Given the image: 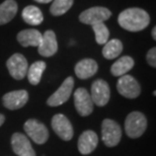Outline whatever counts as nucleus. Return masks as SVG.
<instances>
[{
  "label": "nucleus",
  "instance_id": "nucleus-1",
  "mask_svg": "<svg viewBox=\"0 0 156 156\" xmlns=\"http://www.w3.org/2000/svg\"><path fill=\"white\" fill-rule=\"evenodd\" d=\"M118 23L124 30L136 33L148 27L150 23V16L148 12L142 8H127L119 14Z\"/></svg>",
  "mask_w": 156,
  "mask_h": 156
},
{
  "label": "nucleus",
  "instance_id": "nucleus-2",
  "mask_svg": "<svg viewBox=\"0 0 156 156\" xmlns=\"http://www.w3.org/2000/svg\"><path fill=\"white\" fill-rule=\"evenodd\" d=\"M147 128V120L140 112H133L126 118L125 130L130 138H139Z\"/></svg>",
  "mask_w": 156,
  "mask_h": 156
},
{
  "label": "nucleus",
  "instance_id": "nucleus-3",
  "mask_svg": "<svg viewBox=\"0 0 156 156\" xmlns=\"http://www.w3.org/2000/svg\"><path fill=\"white\" fill-rule=\"evenodd\" d=\"M101 137L105 145L108 147H115L121 141L122 130L117 122L111 119H105L101 124Z\"/></svg>",
  "mask_w": 156,
  "mask_h": 156
},
{
  "label": "nucleus",
  "instance_id": "nucleus-4",
  "mask_svg": "<svg viewBox=\"0 0 156 156\" xmlns=\"http://www.w3.org/2000/svg\"><path fill=\"white\" fill-rule=\"evenodd\" d=\"M112 16V12L108 8L102 6H94L82 11L79 15V20L84 24L92 26L94 23H104Z\"/></svg>",
  "mask_w": 156,
  "mask_h": 156
},
{
  "label": "nucleus",
  "instance_id": "nucleus-5",
  "mask_svg": "<svg viewBox=\"0 0 156 156\" xmlns=\"http://www.w3.org/2000/svg\"><path fill=\"white\" fill-rule=\"evenodd\" d=\"M6 67L12 78L16 80H21L27 76L29 64L23 55L16 53L13 54L6 62Z\"/></svg>",
  "mask_w": 156,
  "mask_h": 156
},
{
  "label": "nucleus",
  "instance_id": "nucleus-6",
  "mask_svg": "<svg viewBox=\"0 0 156 156\" xmlns=\"http://www.w3.org/2000/svg\"><path fill=\"white\" fill-rule=\"evenodd\" d=\"M74 86V79L73 77H67L63 81L61 86L50 96L47 101V105L50 107H59V105L65 104L69 99L71 92L73 90Z\"/></svg>",
  "mask_w": 156,
  "mask_h": 156
},
{
  "label": "nucleus",
  "instance_id": "nucleus-7",
  "mask_svg": "<svg viewBox=\"0 0 156 156\" xmlns=\"http://www.w3.org/2000/svg\"><path fill=\"white\" fill-rule=\"evenodd\" d=\"M24 131L27 136L37 144H44L49 138V131L46 126L35 119H30L26 122Z\"/></svg>",
  "mask_w": 156,
  "mask_h": 156
},
{
  "label": "nucleus",
  "instance_id": "nucleus-8",
  "mask_svg": "<svg viewBox=\"0 0 156 156\" xmlns=\"http://www.w3.org/2000/svg\"><path fill=\"white\" fill-rule=\"evenodd\" d=\"M117 89L120 94L127 98H136L141 93V86L131 75H123L117 83Z\"/></svg>",
  "mask_w": 156,
  "mask_h": 156
},
{
  "label": "nucleus",
  "instance_id": "nucleus-9",
  "mask_svg": "<svg viewBox=\"0 0 156 156\" xmlns=\"http://www.w3.org/2000/svg\"><path fill=\"white\" fill-rule=\"evenodd\" d=\"M93 101V105L98 107H104L108 102L111 98L110 85L107 81L102 79H98L92 83L91 92L89 93Z\"/></svg>",
  "mask_w": 156,
  "mask_h": 156
},
{
  "label": "nucleus",
  "instance_id": "nucleus-10",
  "mask_svg": "<svg viewBox=\"0 0 156 156\" xmlns=\"http://www.w3.org/2000/svg\"><path fill=\"white\" fill-rule=\"evenodd\" d=\"M74 105L77 113L82 117H87L93 111V101L89 92L85 88L80 87L74 92Z\"/></svg>",
  "mask_w": 156,
  "mask_h": 156
},
{
  "label": "nucleus",
  "instance_id": "nucleus-11",
  "mask_svg": "<svg viewBox=\"0 0 156 156\" xmlns=\"http://www.w3.org/2000/svg\"><path fill=\"white\" fill-rule=\"evenodd\" d=\"M52 128L55 133L64 141H69L73 137V127L64 115H55L52 119Z\"/></svg>",
  "mask_w": 156,
  "mask_h": 156
},
{
  "label": "nucleus",
  "instance_id": "nucleus-12",
  "mask_svg": "<svg viewBox=\"0 0 156 156\" xmlns=\"http://www.w3.org/2000/svg\"><path fill=\"white\" fill-rule=\"evenodd\" d=\"M29 101V93L27 90H14L3 95V105L8 110H18L23 108Z\"/></svg>",
  "mask_w": 156,
  "mask_h": 156
},
{
  "label": "nucleus",
  "instance_id": "nucleus-13",
  "mask_svg": "<svg viewBox=\"0 0 156 156\" xmlns=\"http://www.w3.org/2000/svg\"><path fill=\"white\" fill-rule=\"evenodd\" d=\"M12 150L17 156H36L30 140L23 134L14 133L11 137Z\"/></svg>",
  "mask_w": 156,
  "mask_h": 156
},
{
  "label": "nucleus",
  "instance_id": "nucleus-14",
  "mask_svg": "<svg viewBox=\"0 0 156 156\" xmlns=\"http://www.w3.org/2000/svg\"><path fill=\"white\" fill-rule=\"evenodd\" d=\"M39 54L43 57H52L58 51V43L55 33L51 30H46L43 34L42 42L38 47Z\"/></svg>",
  "mask_w": 156,
  "mask_h": 156
},
{
  "label": "nucleus",
  "instance_id": "nucleus-15",
  "mask_svg": "<svg viewBox=\"0 0 156 156\" xmlns=\"http://www.w3.org/2000/svg\"><path fill=\"white\" fill-rule=\"evenodd\" d=\"M98 144V137L91 130L84 131L78 139V150L82 155L90 154Z\"/></svg>",
  "mask_w": 156,
  "mask_h": 156
},
{
  "label": "nucleus",
  "instance_id": "nucleus-16",
  "mask_svg": "<svg viewBox=\"0 0 156 156\" xmlns=\"http://www.w3.org/2000/svg\"><path fill=\"white\" fill-rule=\"evenodd\" d=\"M98 63L93 59H82L75 65V74L80 79H87L98 72Z\"/></svg>",
  "mask_w": 156,
  "mask_h": 156
},
{
  "label": "nucleus",
  "instance_id": "nucleus-17",
  "mask_svg": "<svg viewBox=\"0 0 156 156\" xmlns=\"http://www.w3.org/2000/svg\"><path fill=\"white\" fill-rule=\"evenodd\" d=\"M17 41L23 47H39L42 42L43 34L37 30H23L17 34Z\"/></svg>",
  "mask_w": 156,
  "mask_h": 156
},
{
  "label": "nucleus",
  "instance_id": "nucleus-18",
  "mask_svg": "<svg viewBox=\"0 0 156 156\" xmlns=\"http://www.w3.org/2000/svg\"><path fill=\"white\" fill-rule=\"evenodd\" d=\"M135 65V61L130 56H124L115 62L111 67V72L114 76L121 77L129 72Z\"/></svg>",
  "mask_w": 156,
  "mask_h": 156
},
{
  "label": "nucleus",
  "instance_id": "nucleus-19",
  "mask_svg": "<svg viewBox=\"0 0 156 156\" xmlns=\"http://www.w3.org/2000/svg\"><path fill=\"white\" fill-rule=\"evenodd\" d=\"M17 13V3L14 0H5L0 4V26L11 21Z\"/></svg>",
  "mask_w": 156,
  "mask_h": 156
},
{
  "label": "nucleus",
  "instance_id": "nucleus-20",
  "mask_svg": "<svg viewBox=\"0 0 156 156\" xmlns=\"http://www.w3.org/2000/svg\"><path fill=\"white\" fill-rule=\"evenodd\" d=\"M21 16L23 20L30 26H39L44 20V15L41 9L35 5H29L24 7L21 12Z\"/></svg>",
  "mask_w": 156,
  "mask_h": 156
},
{
  "label": "nucleus",
  "instance_id": "nucleus-21",
  "mask_svg": "<svg viewBox=\"0 0 156 156\" xmlns=\"http://www.w3.org/2000/svg\"><path fill=\"white\" fill-rule=\"evenodd\" d=\"M123 51V44L120 40L113 39L111 41H108L105 44L104 49H102V55L108 60L112 59H116L117 57L121 55Z\"/></svg>",
  "mask_w": 156,
  "mask_h": 156
},
{
  "label": "nucleus",
  "instance_id": "nucleus-22",
  "mask_svg": "<svg viewBox=\"0 0 156 156\" xmlns=\"http://www.w3.org/2000/svg\"><path fill=\"white\" fill-rule=\"evenodd\" d=\"M47 67V64L44 61H37L35 63H33L27 69V79H29L30 83L33 85H37L40 83L41 78Z\"/></svg>",
  "mask_w": 156,
  "mask_h": 156
},
{
  "label": "nucleus",
  "instance_id": "nucleus-23",
  "mask_svg": "<svg viewBox=\"0 0 156 156\" xmlns=\"http://www.w3.org/2000/svg\"><path fill=\"white\" fill-rule=\"evenodd\" d=\"M52 2L50 12L54 16H60L65 14L73 5V0H53Z\"/></svg>",
  "mask_w": 156,
  "mask_h": 156
},
{
  "label": "nucleus",
  "instance_id": "nucleus-24",
  "mask_svg": "<svg viewBox=\"0 0 156 156\" xmlns=\"http://www.w3.org/2000/svg\"><path fill=\"white\" fill-rule=\"evenodd\" d=\"M92 30L95 35V41L98 45H105L110 38V30L104 23L92 24Z\"/></svg>",
  "mask_w": 156,
  "mask_h": 156
},
{
  "label": "nucleus",
  "instance_id": "nucleus-25",
  "mask_svg": "<svg viewBox=\"0 0 156 156\" xmlns=\"http://www.w3.org/2000/svg\"><path fill=\"white\" fill-rule=\"evenodd\" d=\"M146 59H147L148 64L150 65L151 67L155 68L156 67V49L152 48L148 51L147 56H146Z\"/></svg>",
  "mask_w": 156,
  "mask_h": 156
},
{
  "label": "nucleus",
  "instance_id": "nucleus-26",
  "mask_svg": "<svg viewBox=\"0 0 156 156\" xmlns=\"http://www.w3.org/2000/svg\"><path fill=\"white\" fill-rule=\"evenodd\" d=\"M36 2H39V3H43V4H46V3H50L52 2L53 0H35Z\"/></svg>",
  "mask_w": 156,
  "mask_h": 156
},
{
  "label": "nucleus",
  "instance_id": "nucleus-27",
  "mask_svg": "<svg viewBox=\"0 0 156 156\" xmlns=\"http://www.w3.org/2000/svg\"><path fill=\"white\" fill-rule=\"evenodd\" d=\"M4 121H5V117L3 116L2 114H0V127L2 126L3 123H4Z\"/></svg>",
  "mask_w": 156,
  "mask_h": 156
},
{
  "label": "nucleus",
  "instance_id": "nucleus-28",
  "mask_svg": "<svg viewBox=\"0 0 156 156\" xmlns=\"http://www.w3.org/2000/svg\"><path fill=\"white\" fill-rule=\"evenodd\" d=\"M152 38H153V40H156V27H154L153 29H152Z\"/></svg>",
  "mask_w": 156,
  "mask_h": 156
}]
</instances>
